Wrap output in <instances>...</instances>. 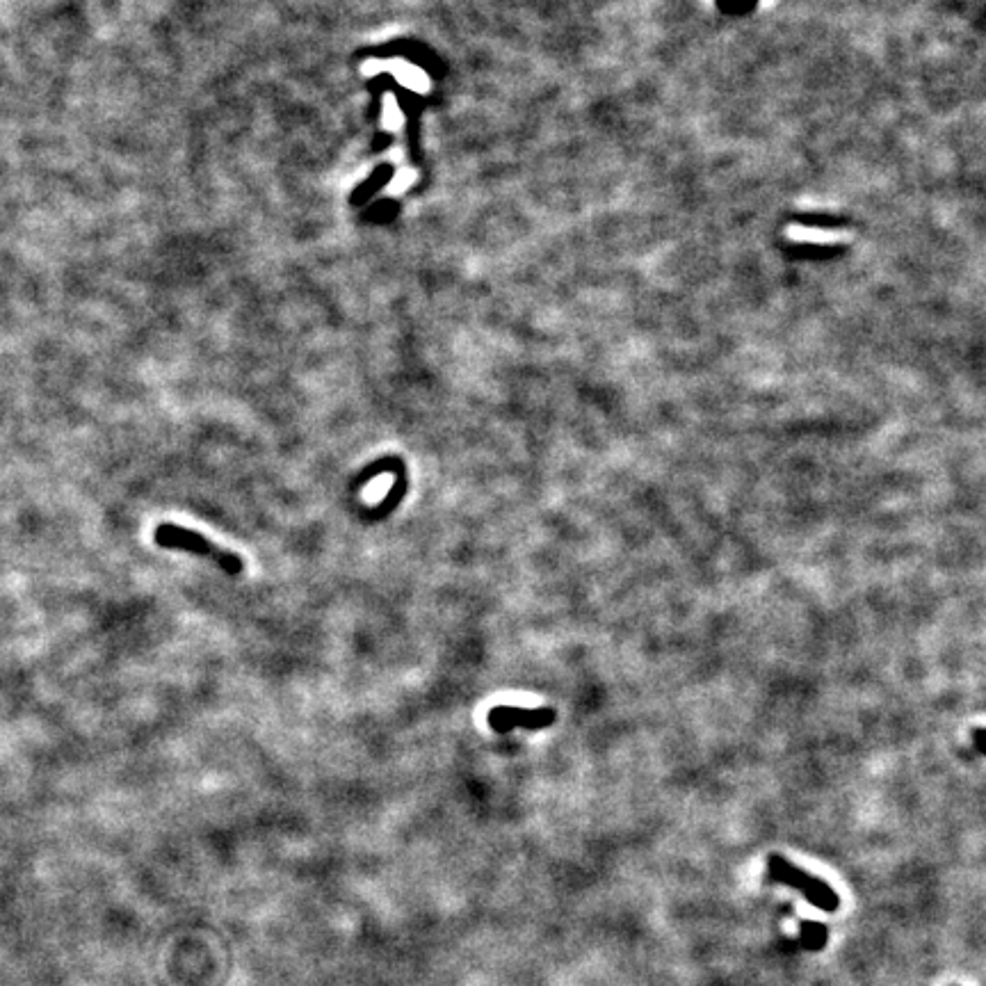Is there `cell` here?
Here are the masks:
<instances>
[{"label": "cell", "instance_id": "obj_1", "mask_svg": "<svg viewBox=\"0 0 986 986\" xmlns=\"http://www.w3.org/2000/svg\"><path fill=\"white\" fill-rule=\"evenodd\" d=\"M153 539H156L158 546L169 548V551H183V553L206 557V560H213L226 576H240L242 569H245L242 557L213 544V541L206 539L204 535H199V532L181 528V525L176 523H160L156 532H153Z\"/></svg>", "mask_w": 986, "mask_h": 986}, {"label": "cell", "instance_id": "obj_2", "mask_svg": "<svg viewBox=\"0 0 986 986\" xmlns=\"http://www.w3.org/2000/svg\"><path fill=\"white\" fill-rule=\"evenodd\" d=\"M767 879L774 884L788 886L792 891L804 895L808 904L824 913H836L840 909V895L831 888L824 879H818L811 872L792 866V863L781 854H772L767 859Z\"/></svg>", "mask_w": 986, "mask_h": 986}, {"label": "cell", "instance_id": "obj_3", "mask_svg": "<svg viewBox=\"0 0 986 986\" xmlns=\"http://www.w3.org/2000/svg\"><path fill=\"white\" fill-rule=\"evenodd\" d=\"M557 719V713L553 708H521V706H496L489 710L487 724L493 731L498 733H509L514 729H528V731H539L553 726Z\"/></svg>", "mask_w": 986, "mask_h": 986}, {"label": "cell", "instance_id": "obj_4", "mask_svg": "<svg viewBox=\"0 0 986 986\" xmlns=\"http://www.w3.org/2000/svg\"><path fill=\"white\" fill-rule=\"evenodd\" d=\"M404 491H407V468L404 471H398L395 473V484H393V489L389 496H386L382 503H379L375 509H373V514H370V519H382V516H389L395 507H398L402 503V498H404Z\"/></svg>", "mask_w": 986, "mask_h": 986}, {"label": "cell", "instance_id": "obj_5", "mask_svg": "<svg viewBox=\"0 0 986 986\" xmlns=\"http://www.w3.org/2000/svg\"><path fill=\"white\" fill-rule=\"evenodd\" d=\"M398 471H404V462H402V457H382V459H377L375 464H370L368 468H363V471L359 473V478L357 482L363 484V482H370V480H375L377 475H384V473H398Z\"/></svg>", "mask_w": 986, "mask_h": 986}, {"label": "cell", "instance_id": "obj_6", "mask_svg": "<svg viewBox=\"0 0 986 986\" xmlns=\"http://www.w3.org/2000/svg\"><path fill=\"white\" fill-rule=\"evenodd\" d=\"M982 733H984L982 729H975V733H973V740H975V749H977V751H980V754H982V751H984V747H982Z\"/></svg>", "mask_w": 986, "mask_h": 986}]
</instances>
